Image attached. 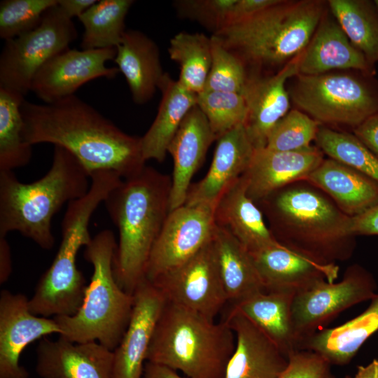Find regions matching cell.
Instances as JSON below:
<instances>
[{
    "mask_svg": "<svg viewBox=\"0 0 378 378\" xmlns=\"http://www.w3.org/2000/svg\"><path fill=\"white\" fill-rule=\"evenodd\" d=\"M24 141L69 151L89 172L112 171L125 179L146 167L141 137L127 134L76 94L50 104L24 99Z\"/></svg>",
    "mask_w": 378,
    "mask_h": 378,
    "instance_id": "6da1fadb",
    "label": "cell"
},
{
    "mask_svg": "<svg viewBox=\"0 0 378 378\" xmlns=\"http://www.w3.org/2000/svg\"><path fill=\"white\" fill-rule=\"evenodd\" d=\"M256 204L273 237L285 247L323 265L353 255L356 241L351 217L308 181L293 182Z\"/></svg>",
    "mask_w": 378,
    "mask_h": 378,
    "instance_id": "7a4b0ae2",
    "label": "cell"
},
{
    "mask_svg": "<svg viewBox=\"0 0 378 378\" xmlns=\"http://www.w3.org/2000/svg\"><path fill=\"white\" fill-rule=\"evenodd\" d=\"M172 177L146 166L122 180L104 201L118 230L113 271L120 286L134 294L146 279L153 245L169 212Z\"/></svg>",
    "mask_w": 378,
    "mask_h": 378,
    "instance_id": "3957f363",
    "label": "cell"
},
{
    "mask_svg": "<svg viewBox=\"0 0 378 378\" xmlns=\"http://www.w3.org/2000/svg\"><path fill=\"white\" fill-rule=\"evenodd\" d=\"M90 183L86 169L58 146H54L50 169L34 182L22 183L13 171H0V237L18 232L50 250L55 243L53 216L64 204L84 196Z\"/></svg>",
    "mask_w": 378,
    "mask_h": 378,
    "instance_id": "277c9868",
    "label": "cell"
},
{
    "mask_svg": "<svg viewBox=\"0 0 378 378\" xmlns=\"http://www.w3.org/2000/svg\"><path fill=\"white\" fill-rule=\"evenodd\" d=\"M327 8L323 0H278L214 35L249 74H273L304 50Z\"/></svg>",
    "mask_w": 378,
    "mask_h": 378,
    "instance_id": "5b68a950",
    "label": "cell"
},
{
    "mask_svg": "<svg viewBox=\"0 0 378 378\" xmlns=\"http://www.w3.org/2000/svg\"><path fill=\"white\" fill-rule=\"evenodd\" d=\"M90 181L88 192L67 204L58 251L29 300L34 314L48 318L72 316L83 304L88 285L76 265L78 253L92 239L89 224L93 213L122 179L114 172L102 170L91 173Z\"/></svg>",
    "mask_w": 378,
    "mask_h": 378,
    "instance_id": "8992f818",
    "label": "cell"
},
{
    "mask_svg": "<svg viewBox=\"0 0 378 378\" xmlns=\"http://www.w3.org/2000/svg\"><path fill=\"white\" fill-rule=\"evenodd\" d=\"M235 346V334L225 321L216 323L166 301L153 332L146 362L181 371L187 378H223Z\"/></svg>",
    "mask_w": 378,
    "mask_h": 378,
    "instance_id": "52a82bcc",
    "label": "cell"
},
{
    "mask_svg": "<svg viewBox=\"0 0 378 378\" xmlns=\"http://www.w3.org/2000/svg\"><path fill=\"white\" fill-rule=\"evenodd\" d=\"M116 246L113 232L104 230L85 247L83 255L92 266V274L78 311L53 317L61 329L60 337L76 343L97 342L111 351L120 343L131 318L134 296L115 279Z\"/></svg>",
    "mask_w": 378,
    "mask_h": 378,
    "instance_id": "ba28073f",
    "label": "cell"
},
{
    "mask_svg": "<svg viewBox=\"0 0 378 378\" xmlns=\"http://www.w3.org/2000/svg\"><path fill=\"white\" fill-rule=\"evenodd\" d=\"M290 101L296 108L322 125L354 130L378 112V80L358 70L318 75L297 74L288 80Z\"/></svg>",
    "mask_w": 378,
    "mask_h": 378,
    "instance_id": "9c48e42d",
    "label": "cell"
},
{
    "mask_svg": "<svg viewBox=\"0 0 378 378\" xmlns=\"http://www.w3.org/2000/svg\"><path fill=\"white\" fill-rule=\"evenodd\" d=\"M77 36L72 19L57 4L50 8L35 29L5 41L0 55V88L25 96L38 70L70 48Z\"/></svg>",
    "mask_w": 378,
    "mask_h": 378,
    "instance_id": "30bf717a",
    "label": "cell"
},
{
    "mask_svg": "<svg viewBox=\"0 0 378 378\" xmlns=\"http://www.w3.org/2000/svg\"><path fill=\"white\" fill-rule=\"evenodd\" d=\"M377 284L365 268L358 264L349 266L339 282L323 281L309 290L294 295L291 318L298 349L307 337L324 328L345 309L371 300L375 295Z\"/></svg>",
    "mask_w": 378,
    "mask_h": 378,
    "instance_id": "8fae6325",
    "label": "cell"
},
{
    "mask_svg": "<svg viewBox=\"0 0 378 378\" xmlns=\"http://www.w3.org/2000/svg\"><path fill=\"white\" fill-rule=\"evenodd\" d=\"M151 282L167 302L214 320L228 302L213 238L196 254Z\"/></svg>",
    "mask_w": 378,
    "mask_h": 378,
    "instance_id": "7c38bea8",
    "label": "cell"
},
{
    "mask_svg": "<svg viewBox=\"0 0 378 378\" xmlns=\"http://www.w3.org/2000/svg\"><path fill=\"white\" fill-rule=\"evenodd\" d=\"M214 206L183 204L169 212L147 263L148 281L181 265L212 239Z\"/></svg>",
    "mask_w": 378,
    "mask_h": 378,
    "instance_id": "4fadbf2b",
    "label": "cell"
},
{
    "mask_svg": "<svg viewBox=\"0 0 378 378\" xmlns=\"http://www.w3.org/2000/svg\"><path fill=\"white\" fill-rule=\"evenodd\" d=\"M116 48L78 50L67 48L50 59L36 73L31 85L45 104L75 94L85 83L97 78H113L120 72L106 63L114 59Z\"/></svg>",
    "mask_w": 378,
    "mask_h": 378,
    "instance_id": "5bb4252c",
    "label": "cell"
},
{
    "mask_svg": "<svg viewBox=\"0 0 378 378\" xmlns=\"http://www.w3.org/2000/svg\"><path fill=\"white\" fill-rule=\"evenodd\" d=\"M62 333L54 318L34 314L29 299L22 293L2 290L0 293V378H29L20 365L24 349L51 334Z\"/></svg>",
    "mask_w": 378,
    "mask_h": 378,
    "instance_id": "9a60e30c",
    "label": "cell"
},
{
    "mask_svg": "<svg viewBox=\"0 0 378 378\" xmlns=\"http://www.w3.org/2000/svg\"><path fill=\"white\" fill-rule=\"evenodd\" d=\"M300 57L275 73L250 74L242 94L247 106L244 126L254 148L266 147L271 131L290 111L287 83L298 74Z\"/></svg>",
    "mask_w": 378,
    "mask_h": 378,
    "instance_id": "2e32d148",
    "label": "cell"
},
{
    "mask_svg": "<svg viewBox=\"0 0 378 378\" xmlns=\"http://www.w3.org/2000/svg\"><path fill=\"white\" fill-rule=\"evenodd\" d=\"M127 330L113 351L112 378H142L146 356L157 321L166 302L162 294L145 279L134 293Z\"/></svg>",
    "mask_w": 378,
    "mask_h": 378,
    "instance_id": "e0dca14e",
    "label": "cell"
},
{
    "mask_svg": "<svg viewBox=\"0 0 378 378\" xmlns=\"http://www.w3.org/2000/svg\"><path fill=\"white\" fill-rule=\"evenodd\" d=\"M324 158L315 144L294 151L255 148L251 163L241 176L247 195L256 203L286 186L307 180Z\"/></svg>",
    "mask_w": 378,
    "mask_h": 378,
    "instance_id": "ac0fdd59",
    "label": "cell"
},
{
    "mask_svg": "<svg viewBox=\"0 0 378 378\" xmlns=\"http://www.w3.org/2000/svg\"><path fill=\"white\" fill-rule=\"evenodd\" d=\"M224 321L236 336V346L223 378H279L288 367L284 353L252 321L230 307Z\"/></svg>",
    "mask_w": 378,
    "mask_h": 378,
    "instance_id": "d6986e66",
    "label": "cell"
},
{
    "mask_svg": "<svg viewBox=\"0 0 378 378\" xmlns=\"http://www.w3.org/2000/svg\"><path fill=\"white\" fill-rule=\"evenodd\" d=\"M265 292L295 295L321 281L335 282L337 264L323 265L276 242L251 253Z\"/></svg>",
    "mask_w": 378,
    "mask_h": 378,
    "instance_id": "ffe728a7",
    "label": "cell"
},
{
    "mask_svg": "<svg viewBox=\"0 0 378 378\" xmlns=\"http://www.w3.org/2000/svg\"><path fill=\"white\" fill-rule=\"evenodd\" d=\"M36 352L35 370L41 378H112L113 352L97 342L46 337Z\"/></svg>",
    "mask_w": 378,
    "mask_h": 378,
    "instance_id": "44dd1931",
    "label": "cell"
},
{
    "mask_svg": "<svg viewBox=\"0 0 378 378\" xmlns=\"http://www.w3.org/2000/svg\"><path fill=\"white\" fill-rule=\"evenodd\" d=\"M216 141L208 172L202 180L191 184L184 204L215 206L224 192L247 170L255 148L244 125L232 129Z\"/></svg>",
    "mask_w": 378,
    "mask_h": 378,
    "instance_id": "7402d4cb",
    "label": "cell"
},
{
    "mask_svg": "<svg viewBox=\"0 0 378 378\" xmlns=\"http://www.w3.org/2000/svg\"><path fill=\"white\" fill-rule=\"evenodd\" d=\"M340 70L376 74L375 67L352 45L328 6L300 53L298 74L312 76Z\"/></svg>",
    "mask_w": 378,
    "mask_h": 378,
    "instance_id": "603a6c76",
    "label": "cell"
},
{
    "mask_svg": "<svg viewBox=\"0 0 378 378\" xmlns=\"http://www.w3.org/2000/svg\"><path fill=\"white\" fill-rule=\"evenodd\" d=\"M215 141L206 116L195 105L186 115L167 149L174 162L169 211L185 204L191 179Z\"/></svg>",
    "mask_w": 378,
    "mask_h": 378,
    "instance_id": "cb8c5ba5",
    "label": "cell"
},
{
    "mask_svg": "<svg viewBox=\"0 0 378 378\" xmlns=\"http://www.w3.org/2000/svg\"><path fill=\"white\" fill-rule=\"evenodd\" d=\"M214 216L216 226L230 232L250 253L277 242L262 211L247 195L241 176L219 198Z\"/></svg>",
    "mask_w": 378,
    "mask_h": 378,
    "instance_id": "d4e9b609",
    "label": "cell"
},
{
    "mask_svg": "<svg viewBox=\"0 0 378 378\" xmlns=\"http://www.w3.org/2000/svg\"><path fill=\"white\" fill-rule=\"evenodd\" d=\"M113 62L125 76L134 102L141 105L150 101L165 74L155 42L141 31L126 29Z\"/></svg>",
    "mask_w": 378,
    "mask_h": 378,
    "instance_id": "484cf974",
    "label": "cell"
},
{
    "mask_svg": "<svg viewBox=\"0 0 378 378\" xmlns=\"http://www.w3.org/2000/svg\"><path fill=\"white\" fill-rule=\"evenodd\" d=\"M307 181L349 217L360 215L378 203V183L330 158H324Z\"/></svg>",
    "mask_w": 378,
    "mask_h": 378,
    "instance_id": "4316f807",
    "label": "cell"
},
{
    "mask_svg": "<svg viewBox=\"0 0 378 378\" xmlns=\"http://www.w3.org/2000/svg\"><path fill=\"white\" fill-rule=\"evenodd\" d=\"M368 308L356 317L331 328H322L304 340L298 350L316 353L328 363L348 364L365 342L378 330V294Z\"/></svg>",
    "mask_w": 378,
    "mask_h": 378,
    "instance_id": "83f0119b",
    "label": "cell"
},
{
    "mask_svg": "<svg viewBox=\"0 0 378 378\" xmlns=\"http://www.w3.org/2000/svg\"><path fill=\"white\" fill-rule=\"evenodd\" d=\"M162 99L157 115L141 137L145 160L164 161L169 145L190 110L197 105V94L190 92L165 73L158 88Z\"/></svg>",
    "mask_w": 378,
    "mask_h": 378,
    "instance_id": "f1b7e54d",
    "label": "cell"
},
{
    "mask_svg": "<svg viewBox=\"0 0 378 378\" xmlns=\"http://www.w3.org/2000/svg\"><path fill=\"white\" fill-rule=\"evenodd\" d=\"M213 244L220 279L231 305L265 292L252 255L234 237L216 226Z\"/></svg>",
    "mask_w": 378,
    "mask_h": 378,
    "instance_id": "f546056e",
    "label": "cell"
},
{
    "mask_svg": "<svg viewBox=\"0 0 378 378\" xmlns=\"http://www.w3.org/2000/svg\"><path fill=\"white\" fill-rule=\"evenodd\" d=\"M293 297L289 293L260 292L231 307L246 316L289 356L298 350L291 318Z\"/></svg>",
    "mask_w": 378,
    "mask_h": 378,
    "instance_id": "4dcf8cb0",
    "label": "cell"
},
{
    "mask_svg": "<svg viewBox=\"0 0 378 378\" xmlns=\"http://www.w3.org/2000/svg\"><path fill=\"white\" fill-rule=\"evenodd\" d=\"M327 3L350 42L375 67L378 62V13L373 1L328 0Z\"/></svg>",
    "mask_w": 378,
    "mask_h": 378,
    "instance_id": "1f68e13d",
    "label": "cell"
},
{
    "mask_svg": "<svg viewBox=\"0 0 378 378\" xmlns=\"http://www.w3.org/2000/svg\"><path fill=\"white\" fill-rule=\"evenodd\" d=\"M132 0L97 1L78 19L83 24V50L116 48L126 31L125 20Z\"/></svg>",
    "mask_w": 378,
    "mask_h": 378,
    "instance_id": "d6a6232c",
    "label": "cell"
},
{
    "mask_svg": "<svg viewBox=\"0 0 378 378\" xmlns=\"http://www.w3.org/2000/svg\"><path fill=\"white\" fill-rule=\"evenodd\" d=\"M22 94L0 88V171L26 166L32 157V146L22 135Z\"/></svg>",
    "mask_w": 378,
    "mask_h": 378,
    "instance_id": "836d02e7",
    "label": "cell"
},
{
    "mask_svg": "<svg viewBox=\"0 0 378 378\" xmlns=\"http://www.w3.org/2000/svg\"><path fill=\"white\" fill-rule=\"evenodd\" d=\"M168 52L179 66L177 80L181 85L197 94L202 92L211 65V37L202 33L179 32L171 38Z\"/></svg>",
    "mask_w": 378,
    "mask_h": 378,
    "instance_id": "e575fe53",
    "label": "cell"
},
{
    "mask_svg": "<svg viewBox=\"0 0 378 378\" xmlns=\"http://www.w3.org/2000/svg\"><path fill=\"white\" fill-rule=\"evenodd\" d=\"M314 143L325 155L378 183V158L353 133L321 125Z\"/></svg>",
    "mask_w": 378,
    "mask_h": 378,
    "instance_id": "d590c367",
    "label": "cell"
},
{
    "mask_svg": "<svg viewBox=\"0 0 378 378\" xmlns=\"http://www.w3.org/2000/svg\"><path fill=\"white\" fill-rule=\"evenodd\" d=\"M197 106L206 116L216 140L232 129L244 125L247 106L242 94L219 91H202Z\"/></svg>",
    "mask_w": 378,
    "mask_h": 378,
    "instance_id": "8d00e7d4",
    "label": "cell"
},
{
    "mask_svg": "<svg viewBox=\"0 0 378 378\" xmlns=\"http://www.w3.org/2000/svg\"><path fill=\"white\" fill-rule=\"evenodd\" d=\"M211 65L204 90L242 94L250 76L246 65L216 35H211Z\"/></svg>",
    "mask_w": 378,
    "mask_h": 378,
    "instance_id": "74e56055",
    "label": "cell"
},
{
    "mask_svg": "<svg viewBox=\"0 0 378 378\" xmlns=\"http://www.w3.org/2000/svg\"><path fill=\"white\" fill-rule=\"evenodd\" d=\"M321 125L298 108L290 110L271 131L266 148L281 151L307 148L315 141Z\"/></svg>",
    "mask_w": 378,
    "mask_h": 378,
    "instance_id": "f35d334b",
    "label": "cell"
},
{
    "mask_svg": "<svg viewBox=\"0 0 378 378\" xmlns=\"http://www.w3.org/2000/svg\"><path fill=\"white\" fill-rule=\"evenodd\" d=\"M58 0H3L0 2V38L4 41L35 29Z\"/></svg>",
    "mask_w": 378,
    "mask_h": 378,
    "instance_id": "ab89813d",
    "label": "cell"
},
{
    "mask_svg": "<svg viewBox=\"0 0 378 378\" xmlns=\"http://www.w3.org/2000/svg\"><path fill=\"white\" fill-rule=\"evenodd\" d=\"M236 0H180L174 3L178 15L196 21L214 34L228 23L232 8Z\"/></svg>",
    "mask_w": 378,
    "mask_h": 378,
    "instance_id": "60d3db41",
    "label": "cell"
},
{
    "mask_svg": "<svg viewBox=\"0 0 378 378\" xmlns=\"http://www.w3.org/2000/svg\"><path fill=\"white\" fill-rule=\"evenodd\" d=\"M330 366L316 353L298 349L289 354L288 367L279 378H334Z\"/></svg>",
    "mask_w": 378,
    "mask_h": 378,
    "instance_id": "b9f144b4",
    "label": "cell"
},
{
    "mask_svg": "<svg viewBox=\"0 0 378 378\" xmlns=\"http://www.w3.org/2000/svg\"><path fill=\"white\" fill-rule=\"evenodd\" d=\"M277 1L278 0H236L226 27L250 18Z\"/></svg>",
    "mask_w": 378,
    "mask_h": 378,
    "instance_id": "7bdbcfd3",
    "label": "cell"
},
{
    "mask_svg": "<svg viewBox=\"0 0 378 378\" xmlns=\"http://www.w3.org/2000/svg\"><path fill=\"white\" fill-rule=\"evenodd\" d=\"M350 230L356 237L378 235V203L363 214L351 217Z\"/></svg>",
    "mask_w": 378,
    "mask_h": 378,
    "instance_id": "ee69618b",
    "label": "cell"
},
{
    "mask_svg": "<svg viewBox=\"0 0 378 378\" xmlns=\"http://www.w3.org/2000/svg\"><path fill=\"white\" fill-rule=\"evenodd\" d=\"M353 134L378 158V112L352 130Z\"/></svg>",
    "mask_w": 378,
    "mask_h": 378,
    "instance_id": "f6af8a7d",
    "label": "cell"
},
{
    "mask_svg": "<svg viewBox=\"0 0 378 378\" xmlns=\"http://www.w3.org/2000/svg\"><path fill=\"white\" fill-rule=\"evenodd\" d=\"M97 0H58L57 5L70 19L78 18L92 6Z\"/></svg>",
    "mask_w": 378,
    "mask_h": 378,
    "instance_id": "bcb514c9",
    "label": "cell"
},
{
    "mask_svg": "<svg viewBox=\"0 0 378 378\" xmlns=\"http://www.w3.org/2000/svg\"><path fill=\"white\" fill-rule=\"evenodd\" d=\"M142 378H187L177 371L161 364L147 361L145 364Z\"/></svg>",
    "mask_w": 378,
    "mask_h": 378,
    "instance_id": "7dc6e473",
    "label": "cell"
},
{
    "mask_svg": "<svg viewBox=\"0 0 378 378\" xmlns=\"http://www.w3.org/2000/svg\"><path fill=\"white\" fill-rule=\"evenodd\" d=\"M12 271L9 244L6 237H0V284L5 283Z\"/></svg>",
    "mask_w": 378,
    "mask_h": 378,
    "instance_id": "c3c4849f",
    "label": "cell"
},
{
    "mask_svg": "<svg viewBox=\"0 0 378 378\" xmlns=\"http://www.w3.org/2000/svg\"><path fill=\"white\" fill-rule=\"evenodd\" d=\"M354 378H378V359H373L367 365L358 366Z\"/></svg>",
    "mask_w": 378,
    "mask_h": 378,
    "instance_id": "681fc988",
    "label": "cell"
},
{
    "mask_svg": "<svg viewBox=\"0 0 378 378\" xmlns=\"http://www.w3.org/2000/svg\"><path fill=\"white\" fill-rule=\"evenodd\" d=\"M373 3H374V7L378 13V0H374L373 1Z\"/></svg>",
    "mask_w": 378,
    "mask_h": 378,
    "instance_id": "f907efd6",
    "label": "cell"
},
{
    "mask_svg": "<svg viewBox=\"0 0 378 378\" xmlns=\"http://www.w3.org/2000/svg\"><path fill=\"white\" fill-rule=\"evenodd\" d=\"M344 378H351L350 376H346Z\"/></svg>",
    "mask_w": 378,
    "mask_h": 378,
    "instance_id": "816d5d0a",
    "label": "cell"
}]
</instances>
